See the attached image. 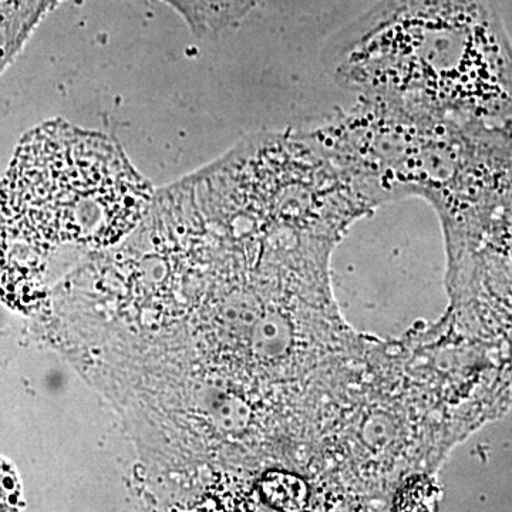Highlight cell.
I'll list each match as a JSON object with an SVG mask.
<instances>
[{
    "label": "cell",
    "mask_w": 512,
    "mask_h": 512,
    "mask_svg": "<svg viewBox=\"0 0 512 512\" xmlns=\"http://www.w3.org/2000/svg\"><path fill=\"white\" fill-rule=\"evenodd\" d=\"M329 259L137 232L84 301L87 383L161 476L268 470L318 437V352L356 343Z\"/></svg>",
    "instance_id": "6da1fadb"
},
{
    "label": "cell",
    "mask_w": 512,
    "mask_h": 512,
    "mask_svg": "<svg viewBox=\"0 0 512 512\" xmlns=\"http://www.w3.org/2000/svg\"><path fill=\"white\" fill-rule=\"evenodd\" d=\"M320 59L356 97L512 123V40L494 0H377L326 40Z\"/></svg>",
    "instance_id": "7a4b0ae2"
},
{
    "label": "cell",
    "mask_w": 512,
    "mask_h": 512,
    "mask_svg": "<svg viewBox=\"0 0 512 512\" xmlns=\"http://www.w3.org/2000/svg\"><path fill=\"white\" fill-rule=\"evenodd\" d=\"M150 181L116 138L62 119L20 140L0 181V298L37 315L50 258L66 247H116L146 217Z\"/></svg>",
    "instance_id": "3957f363"
},
{
    "label": "cell",
    "mask_w": 512,
    "mask_h": 512,
    "mask_svg": "<svg viewBox=\"0 0 512 512\" xmlns=\"http://www.w3.org/2000/svg\"><path fill=\"white\" fill-rule=\"evenodd\" d=\"M308 131L373 207L419 197L436 208L476 163L488 124L356 97Z\"/></svg>",
    "instance_id": "277c9868"
},
{
    "label": "cell",
    "mask_w": 512,
    "mask_h": 512,
    "mask_svg": "<svg viewBox=\"0 0 512 512\" xmlns=\"http://www.w3.org/2000/svg\"><path fill=\"white\" fill-rule=\"evenodd\" d=\"M197 36L220 33L237 25L265 0H163Z\"/></svg>",
    "instance_id": "5b68a950"
}]
</instances>
